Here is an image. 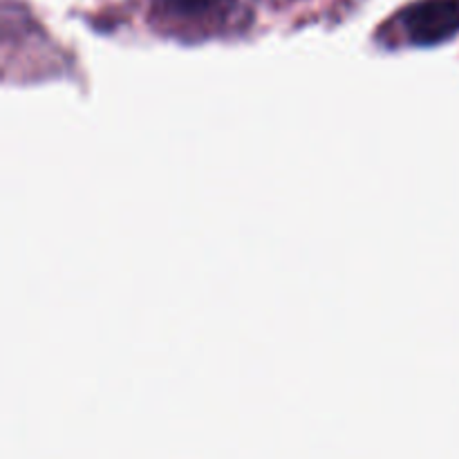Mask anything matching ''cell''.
I'll use <instances>...</instances> for the list:
<instances>
[{
	"mask_svg": "<svg viewBox=\"0 0 459 459\" xmlns=\"http://www.w3.org/2000/svg\"><path fill=\"white\" fill-rule=\"evenodd\" d=\"M408 43L430 48L459 34V0H420L397 16Z\"/></svg>",
	"mask_w": 459,
	"mask_h": 459,
	"instance_id": "cell-1",
	"label": "cell"
},
{
	"mask_svg": "<svg viewBox=\"0 0 459 459\" xmlns=\"http://www.w3.org/2000/svg\"><path fill=\"white\" fill-rule=\"evenodd\" d=\"M238 0H155V13L182 30L227 25L236 16Z\"/></svg>",
	"mask_w": 459,
	"mask_h": 459,
	"instance_id": "cell-2",
	"label": "cell"
}]
</instances>
